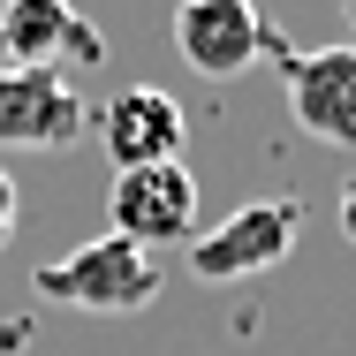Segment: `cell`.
<instances>
[{
    "instance_id": "cell-5",
    "label": "cell",
    "mask_w": 356,
    "mask_h": 356,
    "mask_svg": "<svg viewBox=\"0 0 356 356\" xmlns=\"http://www.w3.org/2000/svg\"><path fill=\"white\" fill-rule=\"evenodd\" d=\"M281 83L303 137L334 144V152L356 144V46H311V54L281 46Z\"/></svg>"
},
{
    "instance_id": "cell-3",
    "label": "cell",
    "mask_w": 356,
    "mask_h": 356,
    "mask_svg": "<svg viewBox=\"0 0 356 356\" xmlns=\"http://www.w3.org/2000/svg\"><path fill=\"white\" fill-rule=\"evenodd\" d=\"M106 235L159 250V243H190L197 235V182L182 159H159V167H122L106 182Z\"/></svg>"
},
{
    "instance_id": "cell-9",
    "label": "cell",
    "mask_w": 356,
    "mask_h": 356,
    "mask_svg": "<svg viewBox=\"0 0 356 356\" xmlns=\"http://www.w3.org/2000/svg\"><path fill=\"white\" fill-rule=\"evenodd\" d=\"M8 235H15V182L0 175V250H8Z\"/></svg>"
},
{
    "instance_id": "cell-6",
    "label": "cell",
    "mask_w": 356,
    "mask_h": 356,
    "mask_svg": "<svg viewBox=\"0 0 356 356\" xmlns=\"http://www.w3.org/2000/svg\"><path fill=\"white\" fill-rule=\"evenodd\" d=\"M175 46L197 76H243L258 54H281L273 23L258 15V0H182L175 8Z\"/></svg>"
},
{
    "instance_id": "cell-4",
    "label": "cell",
    "mask_w": 356,
    "mask_h": 356,
    "mask_svg": "<svg viewBox=\"0 0 356 356\" xmlns=\"http://www.w3.org/2000/svg\"><path fill=\"white\" fill-rule=\"evenodd\" d=\"M91 129V106L61 69H0V144L15 152H69Z\"/></svg>"
},
{
    "instance_id": "cell-10",
    "label": "cell",
    "mask_w": 356,
    "mask_h": 356,
    "mask_svg": "<svg viewBox=\"0 0 356 356\" xmlns=\"http://www.w3.org/2000/svg\"><path fill=\"white\" fill-rule=\"evenodd\" d=\"M341 235H349V243H356V175H349V182H341Z\"/></svg>"
},
{
    "instance_id": "cell-1",
    "label": "cell",
    "mask_w": 356,
    "mask_h": 356,
    "mask_svg": "<svg viewBox=\"0 0 356 356\" xmlns=\"http://www.w3.org/2000/svg\"><path fill=\"white\" fill-rule=\"evenodd\" d=\"M159 258L137 250V243H122V235H99V243H83L69 258H54V266H38V296H54V303H76V311H99V318H129V311H152L159 303Z\"/></svg>"
},
{
    "instance_id": "cell-7",
    "label": "cell",
    "mask_w": 356,
    "mask_h": 356,
    "mask_svg": "<svg viewBox=\"0 0 356 356\" xmlns=\"http://www.w3.org/2000/svg\"><path fill=\"white\" fill-rule=\"evenodd\" d=\"M91 129L106 137L114 175H122V167L182 159V106H175V91H159V83H129V91H114V99L91 114Z\"/></svg>"
},
{
    "instance_id": "cell-2",
    "label": "cell",
    "mask_w": 356,
    "mask_h": 356,
    "mask_svg": "<svg viewBox=\"0 0 356 356\" xmlns=\"http://www.w3.org/2000/svg\"><path fill=\"white\" fill-rule=\"evenodd\" d=\"M303 235V205L296 197H258V205H235V213L190 235V273L197 281H250V273H273Z\"/></svg>"
},
{
    "instance_id": "cell-8",
    "label": "cell",
    "mask_w": 356,
    "mask_h": 356,
    "mask_svg": "<svg viewBox=\"0 0 356 356\" xmlns=\"http://www.w3.org/2000/svg\"><path fill=\"white\" fill-rule=\"evenodd\" d=\"M61 54L99 61V38L69 0H0V69H61Z\"/></svg>"
},
{
    "instance_id": "cell-11",
    "label": "cell",
    "mask_w": 356,
    "mask_h": 356,
    "mask_svg": "<svg viewBox=\"0 0 356 356\" xmlns=\"http://www.w3.org/2000/svg\"><path fill=\"white\" fill-rule=\"evenodd\" d=\"M341 15H349V31H356V0H341Z\"/></svg>"
}]
</instances>
